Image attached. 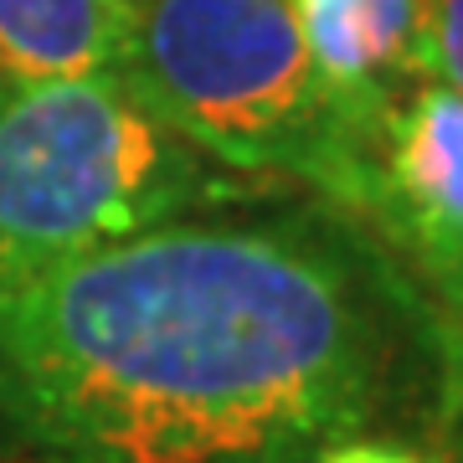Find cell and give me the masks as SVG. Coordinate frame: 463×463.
I'll use <instances>...</instances> for the list:
<instances>
[{
  "label": "cell",
  "mask_w": 463,
  "mask_h": 463,
  "mask_svg": "<svg viewBox=\"0 0 463 463\" xmlns=\"http://www.w3.org/2000/svg\"><path fill=\"white\" fill-rule=\"evenodd\" d=\"M438 335L330 212H196L0 283V463H309L412 407Z\"/></svg>",
  "instance_id": "obj_1"
},
{
  "label": "cell",
  "mask_w": 463,
  "mask_h": 463,
  "mask_svg": "<svg viewBox=\"0 0 463 463\" xmlns=\"http://www.w3.org/2000/svg\"><path fill=\"white\" fill-rule=\"evenodd\" d=\"M242 196L124 78L0 72V283Z\"/></svg>",
  "instance_id": "obj_2"
},
{
  "label": "cell",
  "mask_w": 463,
  "mask_h": 463,
  "mask_svg": "<svg viewBox=\"0 0 463 463\" xmlns=\"http://www.w3.org/2000/svg\"><path fill=\"white\" fill-rule=\"evenodd\" d=\"M124 83L216 165L365 206L371 155L319 99L288 0H145Z\"/></svg>",
  "instance_id": "obj_3"
},
{
  "label": "cell",
  "mask_w": 463,
  "mask_h": 463,
  "mask_svg": "<svg viewBox=\"0 0 463 463\" xmlns=\"http://www.w3.org/2000/svg\"><path fill=\"white\" fill-rule=\"evenodd\" d=\"M376 212L407 258L422 263L443 298L463 304V93L448 83H417L386 114L371 149Z\"/></svg>",
  "instance_id": "obj_4"
},
{
  "label": "cell",
  "mask_w": 463,
  "mask_h": 463,
  "mask_svg": "<svg viewBox=\"0 0 463 463\" xmlns=\"http://www.w3.org/2000/svg\"><path fill=\"white\" fill-rule=\"evenodd\" d=\"M288 11L330 118L371 155L386 114L422 78L417 47L428 0H288Z\"/></svg>",
  "instance_id": "obj_5"
},
{
  "label": "cell",
  "mask_w": 463,
  "mask_h": 463,
  "mask_svg": "<svg viewBox=\"0 0 463 463\" xmlns=\"http://www.w3.org/2000/svg\"><path fill=\"white\" fill-rule=\"evenodd\" d=\"M145 0H0V72L124 78Z\"/></svg>",
  "instance_id": "obj_6"
},
{
  "label": "cell",
  "mask_w": 463,
  "mask_h": 463,
  "mask_svg": "<svg viewBox=\"0 0 463 463\" xmlns=\"http://www.w3.org/2000/svg\"><path fill=\"white\" fill-rule=\"evenodd\" d=\"M417 72L463 93V0H428Z\"/></svg>",
  "instance_id": "obj_7"
},
{
  "label": "cell",
  "mask_w": 463,
  "mask_h": 463,
  "mask_svg": "<svg viewBox=\"0 0 463 463\" xmlns=\"http://www.w3.org/2000/svg\"><path fill=\"white\" fill-rule=\"evenodd\" d=\"M309 463H438L432 453L422 448H407V443H392V438H340V443L319 448Z\"/></svg>",
  "instance_id": "obj_8"
},
{
  "label": "cell",
  "mask_w": 463,
  "mask_h": 463,
  "mask_svg": "<svg viewBox=\"0 0 463 463\" xmlns=\"http://www.w3.org/2000/svg\"><path fill=\"white\" fill-rule=\"evenodd\" d=\"M458 463H463V443H458Z\"/></svg>",
  "instance_id": "obj_9"
}]
</instances>
